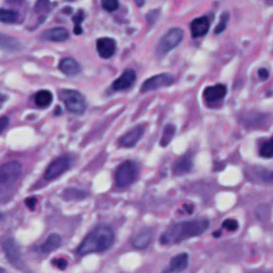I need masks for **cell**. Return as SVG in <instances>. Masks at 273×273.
<instances>
[{
    "label": "cell",
    "instance_id": "cell-1",
    "mask_svg": "<svg viewBox=\"0 0 273 273\" xmlns=\"http://www.w3.org/2000/svg\"><path fill=\"white\" fill-rule=\"evenodd\" d=\"M209 226V221L205 218L181 221L170 225L160 235V244L170 246L178 244L188 239L201 236L206 232Z\"/></svg>",
    "mask_w": 273,
    "mask_h": 273
},
{
    "label": "cell",
    "instance_id": "cell-2",
    "mask_svg": "<svg viewBox=\"0 0 273 273\" xmlns=\"http://www.w3.org/2000/svg\"><path fill=\"white\" fill-rule=\"evenodd\" d=\"M114 233L107 225H100L94 228L91 233L84 237L81 243L77 247V253L80 256L91 253H100L108 250L113 244Z\"/></svg>",
    "mask_w": 273,
    "mask_h": 273
},
{
    "label": "cell",
    "instance_id": "cell-3",
    "mask_svg": "<svg viewBox=\"0 0 273 273\" xmlns=\"http://www.w3.org/2000/svg\"><path fill=\"white\" fill-rule=\"evenodd\" d=\"M22 172L23 167L19 161H9L0 167V202L11 198Z\"/></svg>",
    "mask_w": 273,
    "mask_h": 273
},
{
    "label": "cell",
    "instance_id": "cell-4",
    "mask_svg": "<svg viewBox=\"0 0 273 273\" xmlns=\"http://www.w3.org/2000/svg\"><path fill=\"white\" fill-rule=\"evenodd\" d=\"M59 97L64 102L66 109L71 113L81 115L87 110V101L78 91L64 89L59 92Z\"/></svg>",
    "mask_w": 273,
    "mask_h": 273
},
{
    "label": "cell",
    "instance_id": "cell-5",
    "mask_svg": "<svg viewBox=\"0 0 273 273\" xmlns=\"http://www.w3.org/2000/svg\"><path fill=\"white\" fill-rule=\"evenodd\" d=\"M138 176V166L133 161H125L119 166L115 172V183L119 188L130 186Z\"/></svg>",
    "mask_w": 273,
    "mask_h": 273
},
{
    "label": "cell",
    "instance_id": "cell-6",
    "mask_svg": "<svg viewBox=\"0 0 273 273\" xmlns=\"http://www.w3.org/2000/svg\"><path fill=\"white\" fill-rule=\"evenodd\" d=\"M184 39V31L181 28H172L165 34L157 46V54L164 56L176 48Z\"/></svg>",
    "mask_w": 273,
    "mask_h": 273
},
{
    "label": "cell",
    "instance_id": "cell-7",
    "mask_svg": "<svg viewBox=\"0 0 273 273\" xmlns=\"http://www.w3.org/2000/svg\"><path fill=\"white\" fill-rule=\"evenodd\" d=\"M72 164L71 157L64 155L55 159L51 164L48 166V168L45 171L44 178L46 181H54V179L61 176L63 173L70 169Z\"/></svg>",
    "mask_w": 273,
    "mask_h": 273
},
{
    "label": "cell",
    "instance_id": "cell-8",
    "mask_svg": "<svg viewBox=\"0 0 273 273\" xmlns=\"http://www.w3.org/2000/svg\"><path fill=\"white\" fill-rule=\"evenodd\" d=\"M173 81H174V77L167 73L153 76L151 77V78L147 79L143 82V84L141 85V92L147 93V92H152L161 88H166V87H169L170 84H172Z\"/></svg>",
    "mask_w": 273,
    "mask_h": 273
},
{
    "label": "cell",
    "instance_id": "cell-9",
    "mask_svg": "<svg viewBox=\"0 0 273 273\" xmlns=\"http://www.w3.org/2000/svg\"><path fill=\"white\" fill-rule=\"evenodd\" d=\"M189 263V255L187 253H179L171 258L169 266L162 273H182L185 271Z\"/></svg>",
    "mask_w": 273,
    "mask_h": 273
},
{
    "label": "cell",
    "instance_id": "cell-10",
    "mask_svg": "<svg viewBox=\"0 0 273 273\" xmlns=\"http://www.w3.org/2000/svg\"><path fill=\"white\" fill-rule=\"evenodd\" d=\"M3 250L7 256L8 260L12 263H17L21 259L20 246L13 238H8L2 243Z\"/></svg>",
    "mask_w": 273,
    "mask_h": 273
},
{
    "label": "cell",
    "instance_id": "cell-11",
    "mask_svg": "<svg viewBox=\"0 0 273 273\" xmlns=\"http://www.w3.org/2000/svg\"><path fill=\"white\" fill-rule=\"evenodd\" d=\"M96 49L102 59H109L115 53L116 43L113 39L101 38L96 42Z\"/></svg>",
    "mask_w": 273,
    "mask_h": 273
},
{
    "label": "cell",
    "instance_id": "cell-12",
    "mask_svg": "<svg viewBox=\"0 0 273 273\" xmlns=\"http://www.w3.org/2000/svg\"><path fill=\"white\" fill-rule=\"evenodd\" d=\"M144 134V127L136 126L130 131H128L125 135L119 139V144L124 148H133L134 145L139 142Z\"/></svg>",
    "mask_w": 273,
    "mask_h": 273
},
{
    "label": "cell",
    "instance_id": "cell-13",
    "mask_svg": "<svg viewBox=\"0 0 273 273\" xmlns=\"http://www.w3.org/2000/svg\"><path fill=\"white\" fill-rule=\"evenodd\" d=\"M135 73L132 70H126L116 80L112 83V89L114 91H122L130 88L135 81Z\"/></svg>",
    "mask_w": 273,
    "mask_h": 273
},
{
    "label": "cell",
    "instance_id": "cell-14",
    "mask_svg": "<svg viewBox=\"0 0 273 273\" xmlns=\"http://www.w3.org/2000/svg\"><path fill=\"white\" fill-rule=\"evenodd\" d=\"M209 27H210L209 20L207 19L206 16L199 17V19L193 20L190 25L192 37L195 39V38H200V37L205 36V34L208 32Z\"/></svg>",
    "mask_w": 273,
    "mask_h": 273
},
{
    "label": "cell",
    "instance_id": "cell-15",
    "mask_svg": "<svg viewBox=\"0 0 273 273\" xmlns=\"http://www.w3.org/2000/svg\"><path fill=\"white\" fill-rule=\"evenodd\" d=\"M61 243H62L61 236L54 233V234H50L47 237L46 240L37 247V250L41 253H45V254L51 253L58 250V247L61 245Z\"/></svg>",
    "mask_w": 273,
    "mask_h": 273
},
{
    "label": "cell",
    "instance_id": "cell-16",
    "mask_svg": "<svg viewBox=\"0 0 273 273\" xmlns=\"http://www.w3.org/2000/svg\"><path fill=\"white\" fill-rule=\"evenodd\" d=\"M226 87L224 84H216L206 88L204 91V97L207 101H218L226 95Z\"/></svg>",
    "mask_w": 273,
    "mask_h": 273
},
{
    "label": "cell",
    "instance_id": "cell-17",
    "mask_svg": "<svg viewBox=\"0 0 273 273\" xmlns=\"http://www.w3.org/2000/svg\"><path fill=\"white\" fill-rule=\"evenodd\" d=\"M59 70L61 71L64 75L76 76L80 73L81 66L78 62L76 61L75 59L65 58V59H62L61 62H60Z\"/></svg>",
    "mask_w": 273,
    "mask_h": 273
},
{
    "label": "cell",
    "instance_id": "cell-18",
    "mask_svg": "<svg viewBox=\"0 0 273 273\" xmlns=\"http://www.w3.org/2000/svg\"><path fill=\"white\" fill-rule=\"evenodd\" d=\"M68 37H70V34H68L67 30L61 27L48 29L41 36L42 40L50 42H64L68 39Z\"/></svg>",
    "mask_w": 273,
    "mask_h": 273
},
{
    "label": "cell",
    "instance_id": "cell-19",
    "mask_svg": "<svg viewBox=\"0 0 273 273\" xmlns=\"http://www.w3.org/2000/svg\"><path fill=\"white\" fill-rule=\"evenodd\" d=\"M152 233L150 230H144L131 239V244L136 250H145L152 241Z\"/></svg>",
    "mask_w": 273,
    "mask_h": 273
},
{
    "label": "cell",
    "instance_id": "cell-20",
    "mask_svg": "<svg viewBox=\"0 0 273 273\" xmlns=\"http://www.w3.org/2000/svg\"><path fill=\"white\" fill-rule=\"evenodd\" d=\"M191 169H192L191 159L188 156H185V157H182L181 159H178L175 162L173 166V173L175 175H183L190 172Z\"/></svg>",
    "mask_w": 273,
    "mask_h": 273
},
{
    "label": "cell",
    "instance_id": "cell-21",
    "mask_svg": "<svg viewBox=\"0 0 273 273\" xmlns=\"http://www.w3.org/2000/svg\"><path fill=\"white\" fill-rule=\"evenodd\" d=\"M22 47L21 43L15 40L12 37L5 36V34L0 33V48L8 50V51H13V50H19Z\"/></svg>",
    "mask_w": 273,
    "mask_h": 273
},
{
    "label": "cell",
    "instance_id": "cell-22",
    "mask_svg": "<svg viewBox=\"0 0 273 273\" xmlns=\"http://www.w3.org/2000/svg\"><path fill=\"white\" fill-rule=\"evenodd\" d=\"M34 101H36V105L40 108H46L48 107L51 102H53V94H51L47 90H42L39 91L36 94V97H34Z\"/></svg>",
    "mask_w": 273,
    "mask_h": 273
},
{
    "label": "cell",
    "instance_id": "cell-23",
    "mask_svg": "<svg viewBox=\"0 0 273 273\" xmlns=\"http://www.w3.org/2000/svg\"><path fill=\"white\" fill-rule=\"evenodd\" d=\"M19 19V13L14 10L0 9V22L4 24H13Z\"/></svg>",
    "mask_w": 273,
    "mask_h": 273
},
{
    "label": "cell",
    "instance_id": "cell-24",
    "mask_svg": "<svg viewBox=\"0 0 273 273\" xmlns=\"http://www.w3.org/2000/svg\"><path fill=\"white\" fill-rule=\"evenodd\" d=\"M254 175L257 177L259 181L267 183V184H273V171H268L264 169H257L254 171Z\"/></svg>",
    "mask_w": 273,
    "mask_h": 273
},
{
    "label": "cell",
    "instance_id": "cell-25",
    "mask_svg": "<svg viewBox=\"0 0 273 273\" xmlns=\"http://www.w3.org/2000/svg\"><path fill=\"white\" fill-rule=\"evenodd\" d=\"M259 155L263 158L273 157V136L268 141L261 143L259 148Z\"/></svg>",
    "mask_w": 273,
    "mask_h": 273
},
{
    "label": "cell",
    "instance_id": "cell-26",
    "mask_svg": "<svg viewBox=\"0 0 273 273\" xmlns=\"http://www.w3.org/2000/svg\"><path fill=\"white\" fill-rule=\"evenodd\" d=\"M175 133V126L172 124H169L166 126L165 130H164V134H162V138L160 141L161 147H167V145L171 142L172 138L174 136Z\"/></svg>",
    "mask_w": 273,
    "mask_h": 273
},
{
    "label": "cell",
    "instance_id": "cell-27",
    "mask_svg": "<svg viewBox=\"0 0 273 273\" xmlns=\"http://www.w3.org/2000/svg\"><path fill=\"white\" fill-rule=\"evenodd\" d=\"M222 228L228 230V232H236L239 228V223L235 219H226L222 223Z\"/></svg>",
    "mask_w": 273,
    "mask_h": 273
},
{
    "label": "cell",
    "instance_id": "cell-28",
    "mask_svg": "<svg viewBox=\"0 0 273 273\" xmlns=\"http://www.w3.org/2000/svg\"><path fill=\"white\" fill-rule=\"evenodd\" d=\"M101 6L108 12H113L118 8V0H101Z\"/></svg>",
    "mask_w": 273,
    "mask_h": 273
},
{
    "label": "cell",
    "instance_id": "cell-29",
    "mask_svg": "<svg viewBox=\"0 0 273 273\" xmlns=\"http://www.w3.org/2000/svg\"><path fill=\"white\" fill-rule=\"evenodd\" d=\"M83 19H84V16H83V13H82L81 11L74 17V24H75L74 33H75V34H81V33H82L81 23H82Z\"/></svg>",
    "mask_w": 273,
    "mask_h": 273
},
{
    "label": "cell",
    "instance_id": "cell-30",
    "mask_svg": "<svg viewBox=\"0 0 273 273\" xmlns=\"http://www.w3.org/2000/svg\"><path fill=\"white\" fill-rule=\"evenodd\" d=\"M228 17H229L228 13H224L223 15L221 16L220 23L218 24V26L216 27V30H215L216 33H221L225 30L226 26H227V22H228Z\"/></svg>",
    "mask_w": 273,
    "mask_h": 273
},
{
    "label": "cell",
    "instance_id": "cell-31",
    "mask_svg": "<svg viewBox=\"0 0 273 273\" xmlns=\"http://www.w3.org/2000/svg\"><path fill=\"white\" fill-rule=\"evenodd\" d=\"M25 204H26V206H27L30 210H34L37 207L38 199L36 198V196H30V198L25 200Z\"/></svg>",
    "mask_w": 273,
    "mask_h": 273
},
{
    "label": "cell",
    "instance_id": "cell-32",
    "mask_svg": "<svg viewBox=\"0 0 273 273\" xmlns=\"http://www.w3.org/2000/svg\"><path fill=\"white\" fill-rule=\"evenodd\" d=\"M54 266H56L60 270H65L67 267V260L65 258H57L53 260Z\"/></svg>",
    "mask_w": 273,
    "mask_h": 273
},
{
    "label": "cell",
    "instance_id": "cell-33",
    "mask_svg": "<svg viewBox=\"0 0 273 273\" xmlns=\"http://www.w3.org/2000/svg\"><path fill=\"white\" fill-rule=\"evenodd\" d=\"M8 125H9V118L7 116L0 117V134L3 133V131L6 129Z\"/></svg>",
    "mask_w": 273,
    "mask_h": 273
},
{
    "label": "cell",
    "instance_id": "cell-34",
    "mask_svg": "<svg viewBox=\"0 0 273 273\" xmlns=\"http://www.w3.org/2000/svg\"><path fill=\"white\" fill-rule=\"evenodd\" d=\"M258 76L261 80H266L269 77V73L266 68H260V70L258 71Z\"/></svg>",
    "mask_w": 273,
    "mask_h": 273
},
{
    "label": "cell",
    "instance_id": "cell-35",
    "mask_svg": "<svg viewBox=\"0 0 273 273\" xmlns=\"http://www.w3.org/2000/svg\"><path fill=\"white\" fill-rule=\"evenodd\" d=\"M183 209H185L187 213H191L193 211V205L185 204V205H183Z\"/></svg>",
    "mask_w": 273,
    "mask_h": 273
},
{
    "label": "cell",
    "instance_id": "cell-36",
    "mask_svg": "<svg viewBox=\"0 0 273 273\" xmlns=\"http://www.w3.org/2000/svg\"><path fill=\"white\" fill-rule=\"evenodd\" d=\"M134 3L138 7H142L144 5V0H134Z\"/></svg>",
    "mask_w": 273,
    "mask_h": 273
},
{
    "label": "cell",
    "instance_id": "cell-37",
    "mask_svg": "<svg viewBox=\"0 0 273 273\" xmlns=\"http://www.w3.org/2000/svg\"><path fill=\"white\" fill-rule=\"evenodd\" d=\"M221 236V230H216L215 233H213V237H220Z\"/></svg>",
    "mask_w": 273,
    "mask_h": 273
},
{
    "label": "cell",
    "instance_id": "cell-38",
    "mask_svg": "<svg viewBox=\"0 0 273 273\" xmlns=\"http://www.w3.org/2000/svg\"><path fill=\"white\" fill-rule=\"evenodd\" d=\"M3 218V215H2V212H0V219H2Z\"/></svg>",
    "mask_w": 273,
    "mask_h": 273
}]
</instances>
